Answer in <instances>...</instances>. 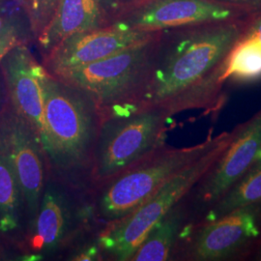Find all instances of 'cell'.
I'll return each mask as SVG.
<instances>
[{
  "label": "cell",
  "instance_id": "cell-18",
  "mask_svg": "<svg viewBox=\"0 0 261 261\" xmlns=\"http://www.w3.org/2000/svg\"><path fill=\"white\" fill-rule=\"evenodd\" d=\"M25 204L19 182L5 158L0 154V233L19 231Z\"/></svg>",
  "mask_w": 261,
  "mask_h": 261
},
{
  "label": "cell",
  "instance_id": "cell-23",
  "mask_svg": "<svg viewBox=\"0 0 261 261\" xmlns=\"http://www.w3.org/2000/svg\"><path fill=\"white\" fill-rule=\"evenodd\" d=\"M98 255V250L96 248H89V250H86L77 255V258L75 260H93L96 259V256Z\"/></svg>",
  "mask_w": 261,
  "mask_h": 261
},
{
  "label": "cell",
  "instance_id": "cell-8",
  "mask_svg": "<svg viewBox=\"0 0 261 261\" xmlns=\"http://www.w3.org/2000/svg\"><path fill=\"white\" fill-rule=\"evenodd\" d=\"M256 11L216 0H145L127 21L143 32L251 19Z\"/></svg>",
  "mask_w": 261,
  "mask_h": 261
},
{
  "label": "cell",
  "instance_id": "cell-20",
  "mask_svg": "<svg viewBox=\"0 0 261 261\" xmlns=\"http://www.w3.org/2000/svg\"><path fill=\"white\" fill-rule=\"evenodd\" d=\"M19 44L21 43L18 28L11 22L0 25V63L10 50Z\"/></svg>",
  "mask_w": 261,
  "mask_h": 261
},
{
  "label": "cell",
  "instance_id": "cell-21",
  "mask_svg": "<svg viewBox=\"0 0 261 261\" xmlns=\"http://www.w3.org/2000/svg\"><path fill=\"white\" fill-rule=\"evenodd\" d=\"M243 37L254 38L261 42V10L249 19Z\"/></svg>",
  "mask_w": 261,
  "mask_h": 261
},
{
  "label": "cell",
  "instance_id": "cell-2",
  "mask_svg": "<svg viewBox=\"0 0 261 261\" xmlns=\"http://www.w3.org/2000/svg\"><path fill=\"white\" fill-rule=\"evenodd\" d=\"M42 143L46 158L58 170L83 167L95 146L97 106L74 87L46 72L43 77Z\"/></svg>",
  "mask_w": 261,
  "mask_h": 261
},
{
  "label": "cell",
  "instance_id": "cell-7",
  "mask_svg": "<svg viewBox=\"0 0 261 261\" xmlns=\"http://www.w3.org/2000/svg\"><path fill=\"white\" fill-rule=\"evenodd\" d=\"M0 154L17 177L32 223L45 190L46 154L39 135L11 106L0 114Z\"/></svg>",
  "mask_w": 261,
  "mask_h": 261
},
{
  "label": "cell",
  "instance_id": "cell-9",
  "mask_svg": "<svg viewBox=\"0 0 261 261\" xmlns=\"http://www.w3.org/2000/svg\"><path fill=\"white\" fill-rule=\"evenodd\" d=\"M158 33L137 30L127 20L76 33L66 38L49 50L47 68L54 75H58L144 44Z\"/></svg>",
  "mask_w": 261,
  "mask_h": 261
},
{
  "label": "cell",
  "instance_id": "cell-22",
  "mask_svg": "<svg viewBox=\"0 0 261 261\" xmlns=\"http://www.w3.org/2000/svg\"><path fill=\"white\" fill-rule=\"evenodd\" d=\"M216 1L232 4L236 6H241L244 8L253 10L256 12L261 10V0H216Z\"/></svg>",
  "mask_w": 261,
  "mask_h": 261
},
{
  "label": "cell",
  "instance_id": "cell-12",
  "mask_svg": "<svg viewBox=\"0 0 261 261\" xmlns=\"http://www.w3.org/2000/svg\"><path fill=\"white\" fill-rule=\"evenodd\" d=\"M10 106L28 122L42 140L44 114L43 77L47 70L40 65L28 47L12 48L1 61Z\"/></svg>",
  "mask_w": 261,
  "mask_h": 261
},
{
  "label": "cell",
  "instance_id": "cell-3",
  "mask_svg": "<svg viewBox=\"0 0 261 261\" xmlns=\"http://www.w3.org/2000/svg\"><path fill=\"white\" fill-rule=\"evenodd\" d=\"M233 135L234 130L221 133L203 155L169 178L130 214L112 222L99 237L101 249L117 260H130L150 230L213 168Z\"/></svg>",
  "mask_w": 261,
  "mask_h": 261
},
{
  "label": "cell",
  "instance_id": "cell-24",
  "mask_svg": "<svg viewBox=\"0 0 261 261\" xmlns=\"http://www.w3.org/2000/svg\"><path fill=\"white\" fill-rule=\"evenodd\" d=\"M100 3H103V4H107V3H110L112 2V0H99Z\"/></svg>",
  "mask_w": 261,
  "mask_h": 261
},
{
  "label": "cell",
  "instance_id": "cell-16",
  "mask_svg": "<svg viewBox=\"0 0 261 261\" xmlns=\"http://www.w3.org/2000/svg\"><path fill=\"white\" fill-rule=\"evenodd\" d=\"M261 203V158L224 196L209 206L204 221L217 219L237 208Z\"/></svg>",
  "mask_w": 261,
  "mask_h": 261
},
{
  "label": "cell",
  "instance_id": "cell-17",
  "mask_svg": "<svg viewBox=\"0 0 261 261\" xmlns=\"http://www.w3.org/2000/svg\"><path fill=\"white\" fill-rule=\"evenodd\" d=\"M224 79L235 84H251L261 80V42L241 37L224 61Z\"/></svg>",
  "mask_w": 261,
  "mask_h": 261
},
{
  "label": "cell",
  "instance_id": "cell-25",
  "mask_svg": "<svg viewBox=\"0 0 261 261\" xmlns=\"http://www.w3.org/2000/svg\"><path fill=\"white\" fill-rule=\"evenodd\" d=\"M259 260H261V248H260V253H259V258H258Z\"/></svg>",
  "mask_w": 261,
  "mask_h": 261
},
{
  "label": "cell",
  "instance_id": "cell-5",
  "mask_svg": "<svg viewBox=\"0 0 261 261\" xmlns=\"http://www.w3.org/2000/svg\"><path fill=\"white\" fill-rule=\"evenodd\" d=\"M159 33L144 44L55 76L88 96L97 108L130 109L149 80Z\"/></svg>",
  "mask_w": 261,
  "mask_h": 261
},
{
  "label": "cell",
  "instance_id": "cell-19",
  "mask_svg": "<svg viewBox=\"0 0 261 261\" xmlns=\"http://www.w3.org/2000/svg\"><path fill=\"white\" fill-rule=\"evenodd\" d=\"M58 0H29V12L33 28L41 32L51 18Z\"/></svg>",
  "mask_w": 261,
  "mask_h": 261
},
{
  "label": "cell",
  "instance_id": "cell-10",
  "mask_svg": "<svg viewBox=\"0 0 261 261\" xmlns=\"http://www.w3.org/2000/svg\"><path fill=\"white\" fill-rule=\"evenodd\" d=\"M261 233V203L244 206L214 220L203 221L190 247L197 261L230 259L250 248Z\"/></svg>",
  "mask_w": 261,
  "mask_h": 261
},
{
  "label": "cell",
  "instance_id": "cell-13",
  "mask_svg": "<svg viewBox=\"0 0 261 261\" xmlns=\"http://www.w3.org/2000/svg\"><path fill=\"white\" fill-rule=\"evenodd\" d=\"M99 0H58L48 23L39 34L40 45L50 50L76 33L101 28Z\"/></svg>",
  "mask_w": 261,
  "mask_h": 261
},
{
  "label": "cell",
  "instance_id": "cell-6",
  "mask_svg": "<svg viewBox=\"0 0 261 261\" xmlns=\"http://www.w3.org/2000/svg\"><path fill=\"white\" fill-rule=\"evenodd\" d=\"M220 138L210 133L204 141L181 148L153 151L127 168L106 187L99 200L103 220L114 222L130 214L168 179L210 149Z\"/></svg>",
  "mask_w": 261,
  "mask_h": 261
},
{
  "label": "cell",
  "instance_id": "cell-4",
  "mask_svg": "<svg viewBox=\"0 0 261 261\" xmlns=\"http://www.w3.org/2000/svg\"><path fill=\"white\" fill-rule=\"evenodd\" d=\"M171 116L163 108L121 110L103 121L94 150V177H115L164 146Z\"/></svg>",
  "mask_w": 261,
  "mask_h": 261
},
{
  "label": "cell",
  "instance_id": "cell-1",
  "mask_svg": "<svg viewBox=\"0 0 261 261\" xmlns=\"http://www.w3.org/2000/svg\"><path fill=\"white\" fill-rule=\"evenodd\" d=\"M249 19L168 29L163 41L159 33L149 80L130 110L159 107L172 117L189 110L221 107L224 61Z\"/></svg>",
  "mask_w": 261,
  "mask_h": 261
},
{
  "label": "cell",
  "instance_id": "cell-15",
  "mask_svg": "<svg viewBox=\"0 0 261 261\" xmlns=\"http://www.w3.org/2000/svg\"><path fill=\"white\" fill-rule=\"evenodd\" d=\"M183 220L182 211L175 206L150 230L130 261L168 260L180 233Z\"/></svg>",
  "mask_w": 261,
  "mask_h": 261
},
{
  "label": "cell",
  "instance_id": "cell-14",
  "mask_svg": "<svg viewBox=\"0 0 261 261\" xmlns=\"http://www.w3.org/2000/svg\"><path fill=\"white\" fill-rule=\"evenodd\" d=\"M68 223L65 199L56 190H44L37 214L32 222L30 245L35 252L50 251L62 240Z\"/></svg>",
  "mask_w": 261,
  "mask_h": 261
},
{
  "label": "cell",
  "instance_id": "cell-26",
  "mask_svg": "<svg viewBox=\"0 0 261 261\" xmlns=\"http://www.w3.org/2000/svg\"><path fill=\"white\" fill-rule=\"evenodd\" d=\"M1 3H2V0H0V7H1Z\"/></svg>",
  "mask_w": 261,
  "mask_h": 261
},
{
  "label": "cell",
  "instance_id": "cell-11",
  "mask_svg": "<svg viewBox=\"0 0 261 261\" xmlns=\"http://www.w3.org/2000/svg\"><path fill=\"white\" fill-rule=\"evenodd\" d=\"M260 158L261 109L234 129L227 147L198 183L199 199L212 205Z\"/></svg>",
  "mask_w": 261,
  "mask_h": 261
}]
</instances>
